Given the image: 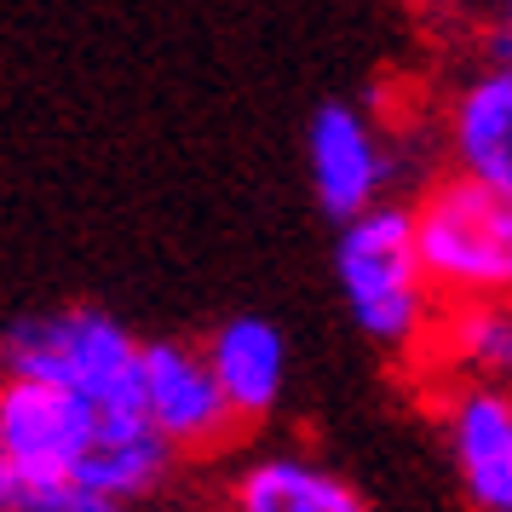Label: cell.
I'll return each mask as SVG.
<instances>
[{
  "instance_id": "cell-1",
  "label": "cell",
  "mask_w": 512,
  "mask_h": 512,
  "mask_svg": "<svg viewBox=\"0 0 512 512\" xmlns=\"http://www.w3.org/2000/svg\"><path fill=\"white\" fill-rule=\"evenodd\" d=\"M334 282L346 294L351 323L386 351L432 346L438 328V288L420 265L415 213L380 202L357 213L334 236Z\"/></svg>"
},
{
  "instance_id": "cell-2",
  "label": "cell",
  "mask_w": 512,
  "mask_h": 512,
  "mask_svg": "<svg viewBox=\"0 0 512 512\" xmlns=\"http://www.w3.org/2000/svg\"><path fill=\"white\" fill-rule=\"evenodd\" d=\"M420 265L443 305L512 294V196L472 173H443L415 196Z\"/></svg>"
},
{
  "instance_id": "cell-3",
  "label": "cell",
  "mask_w": 512,
  "mask_h": 512,
  "mask_svg": "<svg viewBox=\"0 0 512 512\" xmlns=\"http://www.w3.org/2000/svg\"><path fill=\"white\" fill-rule=\"evenodd\" d=\"M144 340L104 305H64L6 328V374L52 380L98 409H139Z\"/></svg>"
},
{
  "instance_id": "cell-4",
  "label": "cell",
  "mask_w": 512,
  "mask_h": 512,
  "mask_svg": "<svg viewBox=\"0 0 512 512\" xmlns=\"http://www.w3.org/2000/svg\"><path fill=\"white\" fill-rule=\"evenodd\" d=\"M98 403L52 380L6 374L0 386V501L75 484V466L98 432Z\"/></svg>"
},
{
  "instance_id": "cell-5",
  "label": "cell",
  "mask_w": 512,
  "mask_h": 512,
  "mask_svg": "<svg viewBox=\"0 0 512 512\" xmlns=\"http://www.w3.org/2000/svg\"><path fill=\"white\" fill-rule=\"evenodd\" d=\"M139 409L179 455H219L248 432L213 374L208 346H190V340H144Z\"/></svg>"
},
{
  "instance_id": "cell-6",
  "label": "cell",
  "mask_w": 512,
  "mask_h": 512,
  "mask_svg": "<svg viewBox=\"0 0 512 512\" xmlns=\"http://www.w3.org/2000/svg\"><path fill=\"white\" fill-rule=\"evenodd\" d=\"M305 162H311V190L334 225H346L357 213L392 202L397 156L392 139L380 133V121L363 116L346 98H328L305 127Z\"/></svg>"
},
{
  "instance_id": "cell-7",
  "label": "cell",
  "mask_w": 512,
  "mask_h": 512,
  "mask_svg": "<svg viewBox=\"0 0 512 512\" xmlns=\"http://www.w3.org/2000/svg\"><path fill=\"white\" fill-rule=\"evenodd\" d=\"M443 443L472 512H512V386L449 380L438 397Z\"/></svg>"
},
{
  "instance_id": "cell-8",
  "label": "cell",
  "mask_w": 512,
  "mask_h": 512,
  "mask_svg": "<svg viewBox=\"0 0 512 512\" xmlns=\"http://www.w3.org/2000/svg\"><path fill=\"white\" fill-rule=\"evenodd\" d=\"M443 144H449L455 173H472V179L512 196V64L507 58H489L484 70H472L449 93Z\"/></svg>"
},
{
  "instance_id": "cell-9",
  "label": "cell",
  "mask_w": 512,
  "mask_h": 512,
  "mask_svg": "<svg viewBox=\"0 0 512 512\" xmlns=\"http://www.w3.org/2000/svg\"><path fill=\"white\" fill-rule=\"evenodd\" d=\"M231 512H369L363 489L346 472L323 466L305 449H265L231 472Z\"/></svg>"
},
{
  "instance_id": "cell-10",
  "label": "cell",
  "mask_w": 512,
  "mask_h": 512,
  "mask_svg": "<svg viewBox=\"0 0 512 512\" xmlns=\"http://www.w3.org/2000/svg\"><path fill=\"white\" fill-rule=\"evenodd\" d=\"M173 461H179V449L156 432V420L144 409H104L87 455L75 466V484L133 507V501H150L167 484Z\"/></svg>"
},
{
  "instance_id": "cell-11",
  "label": "cell",
  "mask_w": 512,
  "mask_h": 512,
  "mask_svg": "<svg viewBox=\"0 0 512 512\" xmlns=\"http://www.w3.org/2000/svg\"><path fill=\"white\" fill-rule=\"evenodd\" d=\"M208 357H213V374H219L225 397H231V409L242 415V426H259L277 409L282 380H288V340H282L277 323H265V317H225L208 334Z\"/></svg>"
},
{
  "instance_id": "cell-12",
  "label": "cell",
  "mask_w": 512,
  "mask_h": 512,
  "mask_svg": "<svg viewBox=\"0 0 512 512\" xmlns=\"http://www.w3.org/2000/svg\"><path fill=\"white\" fill-rule=\"evenodd\" d=\"M432 357L449 380L512 386V294L443 305L432 328Z\"/></svg>"
},
{
  "instance_id": "cell-13",
  "label": "cell",
  "mask_w": 512,
  "mask_h": 512,
  "mask_svg": "<svg viewBox=\"0 0 512 512\" xmlns=\"http://www.w3.org/2000/svg\"><path fill=\"white\" fill-rule=\"evenodd\" d=\"M489 58H507L512 64V0H501L495 18H489Z\"/></svg>"
}]
</instances>
